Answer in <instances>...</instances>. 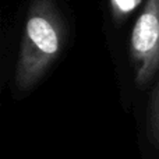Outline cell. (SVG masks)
I'll use <instances>...</instances> for the list:
<instances>
[{
  "instance_id": "cell-2",
  "label": "cell",
  "mask_w": 159,
  "mask_h": 159,
  "mask_svg": "<svg viewBox=\"0 0 159 159\" xmlns=\"http://www.w3.org/2000/svg\"><path fill=\"white\" fill-rule=\"evenodd\" d=\"M130 55L140 87L159 70V0H147L131 34Z\"/></svg>"
},
{
  "instance_id": "cell-3",
  "label": "cell",
  "mask_w": 159,
  "mask_h": 159,
  "mask_svg": "<svg viewBox=\"0 0 159 159\" xmlns=\"http://www.w3.org/2000/svg\"><path fill=\"white\" fill-rule=\"evenodd\" d=\"M148 137L159 149V87L155 89L148 112Z\"/></svg>"
},
{
  "instance_id": "cell-4",
  "label": "cell",
  "mask_w": 159,
  "mask_h": 159,
  "mask_svg": "<svg viewBox=\"0 0 159 159\" xmlns=\"http://www.w3.org/2000/svg\"><path fill=\"white\" fill-rule=\"evenodd\" d=\"M112 2L116 11L129 13V11H131V8H134L140 3V0H112Z\"/></svg>"
},
{
  "instance_id": "cell-1",
  "label": "cell",
  "mask_w": 159,
  "mask_h": 159,
  "mask_svg": "<svg viewBox=\"0 0 159 159\" xmlns=\"http://www.w3.org/2000/svg\"><path fill=\"white\" fill-rule=\"evenodd\" d=\"M64 24L52 0H32L16 69V85L28 91L56 60L64 45Z\"/></svg>"
}]
</instances>
